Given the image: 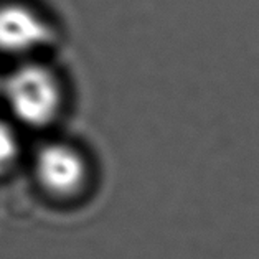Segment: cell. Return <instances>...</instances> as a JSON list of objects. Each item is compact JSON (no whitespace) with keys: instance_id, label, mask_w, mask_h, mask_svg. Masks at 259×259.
<instances>
[{"instance_id":"cell-1","label":"cell","mask_w":259,"mask_h":259,"mask_svg":"<svg viewBox=\"0 0 259 259\" xmlns=\"http://www.w3.org/2000/svg\"><path fill=\"white\" fill-rule=\"evenodd\" d=\"M2 98L17 121L33 129L52 124L65 101L58 74L41 63H23L5 76Z\"/></svg>"},{"instance_id":"cell-2","label":"cell","mask_w":259,"mask_h":259,"mask_svg":"<svg viewBox=\"0 0 259 259\" xmlns=\"http://www.w3.org/2000/svg\"><path fill=\"white\" fill-rule=\"evenodd\" d=\"M35 175L48 195L69 200L84 192L90 165L79 149L66 142H52L36 154Z\"/></svg>"},{"instance_id":"cell-3","label":"cell","mask_w":259,"mask_h":259,"mask_svg":"<svg viewBox=\"0 0 259 259\" xmlns=\"http://www.w3.org/2000/svg\"><path fill=\"white\" fill-rule=\"evenodd\" d=\"M53 38V28L38 10L22 2L0 5V53L30 56Z\"/></svg>"},{"instance_id":"cell-4","label":"cell","mask_w":259,"mask_h":259,"mask_svg":"<svg viewBox=\"0 0 259 259\" xmlns=\"http://www.w3.org/2000/svg\"><path fill=\"white\" fill-rule=\"evenodd\" d=\"M22 147L17 131L0 119V175L7 174L18 162Z\"/></svg>"},{"instance_id":"cell-5","label":"cell","mask_w":259,"mask_h":259,"mask_svg":"<svg viewBox=\"0 0 259 259\" xmlns=\"http://www.w3.org/2000/svg\"><path fill=\"white\" fill-rule=\"evenodd\" d=\"M2 88H4V78L0 76V96H2Z\"/></svg>"}]
</instances>
